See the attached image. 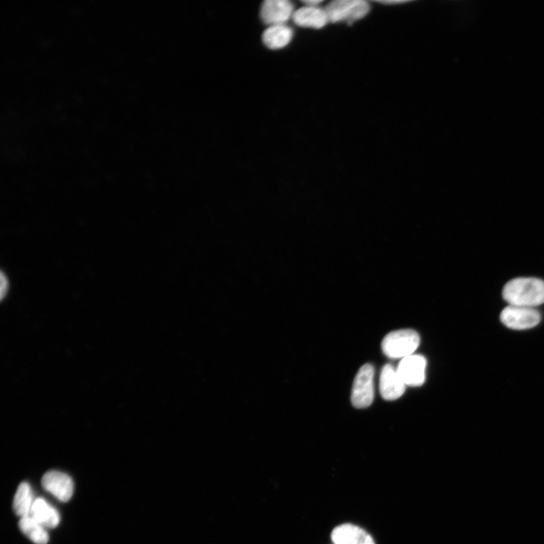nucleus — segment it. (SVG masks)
Listing matches in <instances>:
<instances>
[{"label": "nucleus", "instance_id": "6", "mask_svg": "<svg viewBox=\"0 0 544 544\" xmlns=\"http://www.w3.org/2000/svg\"><path fill=\"white\" fill-rule=\"evenodd\" d=\"M427 360L420 355H412L402 359L397 368L399 377L406 385L420 386L426 379Z\"/></svg>", "mask_w": 544, "mask_h": 544}, {"label": "nucleus", "instance_id": "2", "mask_svg": "<svg viewBox=\"0 0 544 544\" xmlns=\"http://www.w3.org/2000/svg\"><path fill=\"white\" fill-rule=\"evenodd\" d=\"M420 343L415 331L399 330L387 334L382 342L383 353L390 358H404L414 355Z\"/></svg>", "mask_w": 544, "mask_h": 544}, {"label": "nucleus", "instance_id": "12", "mask_svg": "<svg viewBox=\"0 0 544 544\" xmlns=\"http://www.w3.org/2000/svg\"><path fill=\"white\" fill-rule=\"evenodd\" d=\"M294 36L292 28L283 26H270L262 35L264 44L271 50H280L292 42Z\"/></svg>", "mask_w": 544, "mask_h": 544}, {"label": "nucleus", "instance_id": "10", "mask_svg": "<svg viewBox=\"0 0 544 544\" xmlns=\"http://www.w3.org/2000/svg\"><path fill=\"white\" fill-rule=\"evenodd\" d=\"M331 539L334 544H375L366 530L352 524H344L334 528Z\"/></svg>", "mask_w": 544, "mask_h": 544}, {"label": "nucleus", "instance_id": "3", "mask_svg": "<svg viewBox=\"0 0 544 544\" xmlns=\"http://www.w3.org/2000/svg\"><path fill=\"white\" fill-rule=\"evenodd\" d=\"M329 22H347L353 23L366 17L370 6L365 0H336L324 9Z\"/></svg>", "mask_w": 544, "mask_h": 544}, {"label": "nucleus", "instance_id": "18", "mask_svg": "<svg viewBox=\"0 0 544 544\" xmlns=\"http://www.w3.org/2000/svg\"><path fill=\"white\" fill-rule=\"evenodd\" d=\"M322 1H319V0H309V1H304V4L305 6H312V7H318L319 4H321Z\"/></svg>", "mask_w": 544, "mask_h": 544}, {"label": "nucleus", "instance_id": "15", "mask_svg": "<svg viewBox=\"0 0 544 544\" xmlns=\"http://www.w3.org/2000/svg\"><path fill=\"white\" fill-rule=\"evenodd\" d=\"M19 528L24 535L36 544H47L48 535L41 523L31 516L21 518Z\"/></svg>", "mask_w": 544, "mask_h": 544}, {"label": "nucleus", "instance_id": "14", "mask_svg": "<svg viewBox=\"0 0 544 544\" xmlns=\"http://www.w3.org/2000/svg\"><path fill=\"white\" fill-rule=\"evenodd\" d=\"M33 495L31 486L27 482H22L15 495L14 509L21 518L31 516L33 505Z\"/></svg>", "mask_w": 544, "mask_h": 544}, {"label": "nucleus", "instance_id": "13", "mask_svg": "<svg viewBox=\"0 0 544 544\" xmlns=\"http://www.w3.org/2000/svg\"><path fill=\"white\" fill-rule=\"evenodd\" d=\"M31 516L45 528H54L60 523L58 512L43 498L34 501Z\"/></svg>", "mask_w": 544, "mask_h": 544}, {"label": "nucleus", "instance_id": "1", "mask_svg": "<svg viewBox=\"0 0 544 544\" xmlns=\"http://www.w3.org/2000/svg\"><path fill=\"white\" fill-rule=\"evenodd\" d=\"M503 297L511 306L535 309L544 304V282L535 277H518L508 282Z\"/></svg>", "mask_w": 544, "mask_h": 544}, {"label": "nucleus", "instance_id": "16", "mask_svg": "<svg viewBox=\"0 0 544 544\" xmlns=\"http://www.w3.org/2000/svg\"><path fill=\"white\" fill-rule=\"evenodd\" d=\"M8 287H9V283H8L7 277H4V274L2 273V276H1V299H2L4 298V297L6 294Z\"/></svg>", "mask_w": 544, "mask_h": 544}, {"label": "nucleus", "instance_id": "5", "mask_svg": "<svg viewBox=\"0 0 544 544\" xmlns=\"http://www.w3.org/2000/svg\"><path fill=\"white\" fill-rule=\"evenodd\" d=\"M374 368L372 365L362 366L354 380L352 403L356 408H366L371 405L374 398Z\"/></svg>", "mask_w": 544, "mask_h": 544}, {"label": "nucleus", "instance_id": "9", "mask_svg": "<svg viewBox=\"0 0 544 544\" xmlns=\"http://www.w3.org/2000/svg\"><path fill=\"white\" fill-rule=\"evenodd\" d=\"M405 386L397 369L393 366L388 364L383 368L380 378V391L385 400L394 401L402 397L405 392Z\"/></svg>", "mask_w": 544, "mask_h": 544}, {"label": "nucleus", "instance_id": "17", "mask_svg": "<svg viewBox=\"0 0 544 544\" xmlns=\"http://www.w3.org/2000/svg\"><path fill=\"white\" fill-rule=\"evenodd\" d=\"M378 4L383 5H400L410 3V1H405V0H388V1H377Z\"/></svg>", "mask_w": 544, "mask_h": 544}, {"label": "nucleus", "instance_id": "7", "mask_svg": "<svg viewBox=\"0 0 544 544\" xmlns=\"http://www.w3.org/2000/svg\"><path fill=\"white\" fill-rule=\"evenodd\" d=\"M294 6L288 0H266L261 7L262 21L270 26H283L293 18Z\"/></svg>", "mask_w": 544, "mask_h": 544}, {"label": "nucleus", "instance_id": "11", "mask_svg": "<svg viewBox=\"0 0 544 544\" xmlns=\"http://www.w3.org/2000/svg\"><path fill=\"white\" fill-rule=\"evenodd\" d=\"M294 22L302 28L321 29L329 23L325 9L304 6L294 11Z\"/></svg>", "mask_w": 544, "mask_h": 544}, {"label": "nucleus", "instance_id": "4", "mask_svg": "<svg viewBox=\"0 0 544 544\" xmlns=\"http://www.w3.org/2000/svg\"><path fill=\"white\" fill-rule=\"evenodd\" d=\"M540 312L534 308L509 305L501 314V321L506 328L525 331L535 328L540 322Z\"/></svg>", "mask_w": 544, "mask_h": 544}, {"label": "nucleus", "instance_id": "8", "mask_svg": "<svg viewBox=\"0 0 544 544\" xmlns=\"http://www.w3.org/2000/svg\"><path fill=\"white\" fill-rule=\"evenodd\" d=\"M42 486L58 500L67 502L74 494V482L62 471H50L42 479Z\"/></svg>", "mask_w": 544, "mask_h": 544}]
</instances>
